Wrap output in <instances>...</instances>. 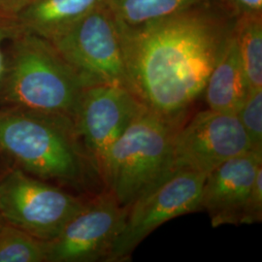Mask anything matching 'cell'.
<instances>
[{"label": "cell", "mask_w": 262, "mask_h": 262, "mask_svg": "<svg viewBox=\"0 0 262 262\" xmlns=\"http://www.w3.org/2000/svg\"><path fill=\"white\" fill-rule=\"evenodd\" d=\"M215 0H106L107 7L124 28H138Z\"/></svg>", "instance_id": "obj_14"}, {"label": "cell", "mask_w": 262, "mask_h": 262, "mask_svg": "<svg viewBox=\"0 0 262 262\" xmlns=\"http://www.w3.org/2000/svg\"><path fill=\"white\" fill-rule=\"evenodd\" d=\"M19 33V30L16 27L14 19L0 18V81L6 67L5 57L2 52V43L7 39L15 37Z\"/></svg>", "instance_id": "obj_20"}, {"label": "cell", "mask_w": 262, "mask_h": 262, "mask_svg": "<svg viewBox=\"0 0 262 262\" xmlns=\"http://www.w3.org/2000/svg\"><path fill=\"white\" fill-rule=\"evenodd\" d=\"M50 42L90 85L109 84L131 92L120 26L106 4Z\"/></svg>", "instance_id": "obj_5"}, {"label": "cell", "mask_w": 262, "mask_h": 262, "mask_svg": "<svg viewBox=\"0 0 262 262\" xmlns=\"http://www.w3.org/2000/svg\"><path fill=\"white\" fill-rule=\"evenodd\" d=\"M86 201L20 169L0 179V211L6 223L44 242L56 238Z\"/></svg>", "instance_id": "obj_6"}, {"label": "cell", "mask_w": 262, "mask_h": 262, "mask_svg": "<svg viewBox=\"0 0 262 262\" xmlns=\"http://www.w3.org/2000/svg\"><path fill=\"white\" fill-rule=\"evenodd\" d=\"M236 19L215 0L138 28L118 23L132 94L150 111L182 123L204 93Z\"/></svg>", "instance_id": "obj_1"}, {"label": "cell", "mask_w": 262, "mask_h": 262, "mask_svg": "<svg viewBox=\"0 0 262 262\" xmlns=\"http://www.w3.org/2000/svg\"><path fill=\"white\" fill-rule=\"evenodd\" d=\"M261 166L262 151L249 150L226 160L207 175L200 209L209 215L214 228L241 225L244 207Z\"/></svg>", "instance_id": "obj_11"}, {"label": "cell", "mask_w": 262, "mask_h": 262, "mask_svg": "<svg viewBox=\"0 0 262 262\" xmlns=\"http://www.w3.org/2000/svg\"><path fill=\"white\" fill-rule=\"evenodd\" d=\"M142 106L130 91L122 86L95 84L84 90L74 122L101 180L109 150Z\"/></svg>", "instance_id": "obj_10"}, {"label": "cell", "mask_w": 262, "mask_h": 262, "mask_svg": "<svg viewBox=\"0 0 262 262\" xmlns=\"http://www.w3.org/2000/svg\"><path fill=\"white\" fill-rule=\"evenodd\" d=\"M0 152L36 178L105 189L69 117L17 108L0 111Z\"/></svg>", "instance_id": "obj_2"}, {"label": "cell", "mask_w": 262, "mask_h": 262, "mask_svg": "<svg viewBox=\"0 0 262 262\" xmlns=\"http://www.w3.org/2000/svg\"><path fill=\"white\" fill-rule=\"evenodd\" d=\"M0 81V95L10 108L75 119L89 86L83 77L45 38L19 32Z\"/></svg>", "instance_id": "obj_3"}, {"label": "cell", "mask_w": 262, "mask_h": 262, "mask_svg": "<svg viewBox=\"0 0 262 262\" xmlns=\"http://www.w3.org/2000/svg\"><path fill=\"white\" fill-rule=\"evenodd\" d=\"M206 176L177 171L160 180L127 207L125 224L107 262L131 260L134 250L160 225L201 211L200 194Z\"/></svg>", "instance_id": "obj_7"}, {"label": "cell", "mask_w": 262, "mask_h": 262, "mask_svg": "<svg viewBox=\"0 0 262 262\" xmlns=\"http://www.w3.org/2000/svg\"><path fill=\"white\" fill-rule=\"evenodd\" d=\"M105 4L106 0H28L14 23L19 32L51 41Z\"/></svg>", "instance_id": "obj_12"}, {"label": "cell", "mask_w": 262, "mask_h": 262, "mask_svg": "<svg viewBox=\"0 0 262 262\" xmlns=\"http://www.w3.org/2000/svg\"><path fill=\"white\" fill-rule=\"evenodd\" d=\"M249 150L250 141L236 115L200 111L177 128L167 168L160 180L177 171L207 176L226 160Z\"/></svg>", "instance_id": "obj_8"}, {"label": "cell", "mask_w": 262, "mask_h": 262, "mask_svg": "<svg viewBox=\"0 0 262 262\" xmlns=\"http://www.w3.org/2000/svg\"><path fill=\"white\" fill-rule=\"evenodd\" d=\"M28 0H0V18L12 19L16 17Z\"/></svg>", "instance_id": "obj_21"}, {"label": "cell", "mask_w": 262, "mask_h": 262, "mask_svg": "<svg viewBox=\"0 0 262 262\" xmlns=\"http://www.w3.org/2000/svg\"><path fill=\"white\" fill-rule=\"evenodd\" d=\"M237 17L262 16V0H223Z\"/></svg>", "instance_id": "obj_19"}, {"label": "cell", "mask_w": 262, "mask_h": 262, "mask_svg": "<svg viewBox=\"0 0 262 262\" xmlns=\"http://www.w3.org/2000/svg\"><path fill=\"white\" fill-rule=\"evenodd\" d=\"M236 116L250 141L252 150L262 151V88L249 91Z\"/></svg>", "instance_id": "obj_17"}, {"label": "cell", "mask_w": 262, "mask_h": 262, "mask_svg": "<svg viewBox=\"0 0 262 262\" xmlns=\"http://www.w3.org/2000/svg\"><path fill=\"white\" fill-rule=\"evenodd\" d=\"M126 215L127 207L122 206L109 190L94 194L60 233L46 242V261H108Z\"/></svg>", "instance_id": "obj_9"}, {"label": "cell", "mask_w": 262, "mask_h": 262, "mask_svg": "<svg viewBox=\"0 0 262 262\" xmlns=\"http://www.w3.org/2000/svg\"><path fill=\"white\" fill-rule=\"evenodd\" d=\"M181 124L143 105L114 143L104 163L102 182L122 206H130L163 177L171 143Z\"/></svg>", "instance_id": "obj_4"}, {"label": "cell", "mask_w": 262, "mask_h": 262, "mask_svg": "<svg viewBox=\"0 0 262 262\" xmlns=\"http://www.w3.org/2000/svg\"><path fill=\"white\" fill-rule=\"evenodd\" d=\"M46 260V242L8 224L0 231V262H43Z\"/></svg>", "instance_id": "obj_16"}, {"label": "cell", "mask_w": 262, "mask_h": 262, "mask_svg": "<svg viewBox=\"0 0 262 262\" xmlns=\"http://www.w3.org/2000/svg\"><path fill=\"white\" fill-rule=\"evenodd\" d=\"M234 35L250 90L262 88V16L237 17Z\"/></svg>", "instance_id": "obj_15"}, {"label": "cell", "mask_w": 262, "mask_h": 262, "mask_svg": "<svg viewBox=\"0 0 262 262\" xmlns=\"http://www.w3.org/2000/svg\"><path fill=\"white\" fill-rule=\"evenodd\" d=\"M7 225V223H6V221L4 220V217H3V215H2V213H1V211H0V231L4 228V226Z\"/></svg>", "instance_id": "obj_22"}, {"label": "cell", "mask_w": 262, "mask_h": 262, "mask_svg": "<svg viewBox=\"0 0 262 262\" xmlns=\"http://www.w3.org/2000/svg\"><path fill=\"white\" fill-rule=\"evenodd\" d=\"M249 91L233 30L208 78L204 90L207 105L216 112L237 115Z\"/></svg>", "instance_id": "obj_13"}, {"label": "cell", "mask_w": 262, "mask_h": 262, "mask_svg": "<svg viewBox=\"0 0 262 262\" xmlns=\"http://www.w3.org/2000/svg\"><path fill=\"white\" fill-rule=\"evenodd\" d=\"M262 221V166L258 169L244 207L241 225H253Z\"/></svg>", "instance_id": "obj_18"}]
</instances>
